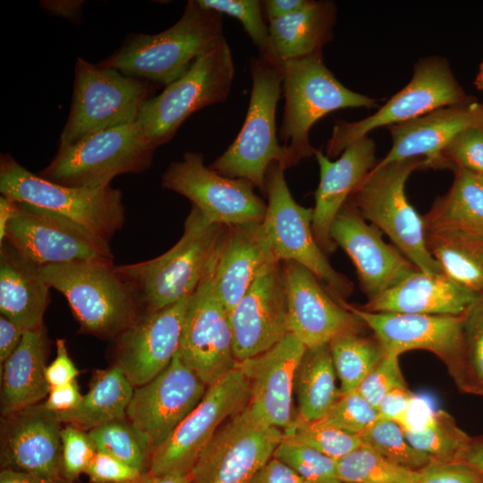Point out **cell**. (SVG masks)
Masks as SVG:
<instances>
[{"mask_svg": "<svg viewBox=\"0 0 483 483\" xmlns=\"http://www.w3.org/2000/svg\"><path fill=\"white\" fill-rule=\"evenodd\" d=\"M223 38V14L190 0L170 28L154 35L130 34L98 64L166 87Z\"/></svg>", "mask_w": 483, "mask_h": 483, "instance_id": "cell-1", "label": "cell"}, {"mask_svg": "<svg viewBox=\"0 0 483 483\" xmlns=\"http://www.w3.org/2000/svg\"><path fill=\"white\" fill-rule=\"evenodd\" d=\"M224 229L191 206L182 234L171 249L146 261L115 265L136 292L143 313L172 305L195 291L216 260Z\"/></svg>", "mask_w": 483, "mask_h": 483, "instance_id": "cell-2", "label": "cell"}, {"mask_svg": "<svg viewBox=\"0 0 483 483\" xmlns=\"http://www.w3.org/2000/svg\"><path fill=\"white\" fill-rule=\"evenodd\" d=\"M39 272L50 288L64 296L84 334L115 339L143 313L136 292L113 261L46 265Z\"/></svg>", "mask_w": 483, "mask_h": 483, "instance_id": "cell-3", "label": "cell"}, {"mask_svg": "<svg viewBox=\"0 0 483 483\" xmlns=\"http://www.w3.org/2000/svg\"><path fill=\"white\" fill-rule=\"evenodd\" d=\"M282 64L284 107L279 131L285 169L316 154L309 131L325 115L343 108L377 106V100L343 86L326 66L322 53Z\"/></svg>", "mask_w": 483, "mask_h": 483, "instance_id": "cell-4", "label": "cell"}, {"mask_svg": "<svg viewBox=\"0 0 483 483\" xmlns=\"http://www.w3.org/2000/svg\"><path fill=\"white\" fill-rule=\"evenodd\" d=\"M422 168H426L423 157L376 165L347 202L366 221L386 233L419 271L440 275L442 269L427 247L423 217L405 193V184L411 173Z\"/></svg>", "mask_w": 483, "mask_h": 483, "instance_id": "cell-5", "label": "cell"}, {"mask_svg": "<svg viewBox=\"0 0 483 483\" xmlns=\"http://www.w3.org/2000/svg\"><path fill=\"white\" fill-rule=\"evenodd\" d=\"M251 92L243 125L228 148L208 166L218 174L251 183L266 195L270 165L282 166L284 149L276 136L275 114L282 92V64L271 56L250 60Z\"/></svg>", "mask_w": 483, "mask_h": 483, "instance_id": "cell-6", "label": "cell"}, {"mask_svg": "<svg viewBox=\"0 0 483 483\" xmlns=\"http://www.w3.org/2000/svg\"><path fill=\"white\" fill-rule=\"evenodd\" d=\"M234 75L233 55L224 37L160 94L148 99L136 123L157 148L169 142L193 113L225 102Z\"/></svg>", "mask_w": 483, "mask_h": 483, "instance_id": "cell-7", "label": "cell"}, {"mask_svg": "<svg viewBox=\"0 0 483 483\" xmlns=\"http://www.w3.org/2000/svg\"><path fill=\"white\" fill-rule=\"evenodd\" d=\"M157 86L79 57L72 100L58 148L105 130L135 123Z\"/></svg>", "mask_w": 483, "mask_h": 483, "instance_id": "cell-8", "label": "cell"}, {"mask_svg": "<svg viewBox=\"0 0 483 483\" xmlns=\"http://www.w3.org/2000/svg\"><path fill=\"white\" fill-rule=\"evenodd\" d=\"M0 192L68 218L108 242L125 222L119 189L59 185L32 174L9 154L0 157Z\"/></svg>", "mask_w": 483, "mask_h": 483, "instance_id": "cell-9", "label": "cell"}, {"mask_svg": "<svg viewBox=\"0 0 483 483\" xmlns=\"http://www.w3.org/2000/svg\"><path fill=\"white\" fill-rule=\"evenodd\" d=\"M156 149L135 122L58 148L55 157L38 175L68 187H106L117 175L148 169Z\"/></svg>", "mask_w": 483, "mask_h": 483, "instance_id": "cell-10", "label": "cell"}, {"mask_svg": "<svg viewBox=\"0 0 483 483\" xmlns=\"http://www.w3.org/2000/svg\"><path fill=\"white\" fill-rule=\"evenodd\" d=\"M449 62L428 56L414 65L411 80L371 115L357 121H338L327 140L326 156L333 158L371 131L414 120L440 107L467 100Z\"/></svg>", "mask_w": 483, "mask_h": 483, "instance_id": "cell-11", "label": "cell"}, {"mask_svg": "<svg viewBox=\"0 0 483 483\" xmlns=\"http://www.w3.org/2000/svg\"><path fill=\"white\" fill-rule=\"evenodd\" d=\"M267 214L263 221L275 259L294 261L310 270L326 285L336 300H344L353 291L352 283L337 272L315 240L313 208L298 204L288 188L284 168L270 165L266 175Z\"/></svg>", "mask_w": 483, "mask_h": 483, "instance_id": "cell-12", "label": "cell"}, {"mask_svg": "<svg viewBox=\"0 0 483 483\" xmlns=\"http://www.w3.org/2000/svg\"><path fill=\"white\" fill-rule=\"evenodd\" d=\"M200 152H186L171 163L161 177L164 189L191 201L204 218L221 225L262 223L267 204L254 186L243 180L224 176L204 164Z\"/></svg>", "mask_w": 483, "mask_h": 483, "instance_id": "cell-13", "label": "cell"}, {"mask_svg": "<svg viewBox=\"0 0 483 483\" xmlns=\"http://www.w3.org/2000/svg\"><path fill=\"white\" fill-rule=\"evenodd\" d=\"M250 396V382L236 367L208 386L197 407L154 450L148 472L190 474L219 425L229 416L242 411Z\"/></svg>", "mask_w": 483, "mask_h": 483, "instance_id": "cell-14", "label": "cell"}, {"mask_svg": "<svg viewBox=\"0 0 483 483\" xmlns=\"http://www.w3.org/2000/svg\"><path fill=\"white\" fill-rule=\"evenodd\" d=\"M4 240L38 266L114 260L110 242L68 218L18 201Z\"/></svg>", "mask_w": 483, "mask_h": 483, "instance_id": "cell-15", "label": "cell"}, {"mask_svg": "<svg viewBox=\"0 0 483 483\" xmlns=\"http://www.w3.org/2000/svg\"><path fill=\"white\" fill-rule=\"evenodd\" d=\"M282 438L283 430L258 422L245 407L202 451L190 483H250L273 457Z\"/></svg>", "mask_w": 483, "mask_h": 483, "instance_id": "cell-16", "label": "cell"}, {"mask_svg": "<svg viewBox=\"0 0 483 483\" xmlns=\"http://www.w3.org/2000/svg\"><path fill=\"white\" fill-rule=\"evenodd\" d=\"M215 263L190 296L178 351L182 361L208 386L233 370L237 362L229 312L214 284Z\"/></svg>", "mask_w": 483, "mask_h": 483, "instance_id": "cell-17", "label": "cell"}, {"mask_svg": "<svg viewBox=\"0 0 483 483\" xmlns=\"http://www.w3.org/2000/svg\"><path fill=\"white\" fill-rule=\"evenodd\" d=\"M338 301L372 331L386 353L400 356L411 350L431 352L445 364L458 386L463 356L462 314L368 312L344 300Z\"/></svg>", "mask_w": 483, "mask_h": 483, "instance_id": "cell-18", "label": "cell"}, {"mask_svg": "<svg viewBox=\"0 0 483 483\" xmlns=\"http://www.w3.org/2000/svg\"><path fill=\"white\" fill-rule=\"evenodd\" d=\"M208 386L180 359L149 382L135 387L126 417L150 441L154 450L197 407Z\"/></svg>", "mask_w": 483, "mask_h": 483, "instance_id": "cell-19", "label": "cell"}, {"mask_svg": "<svg viewBox=\"0 0 483 483\" xmlns=\"http://www.w3.org/2000/svg\"><path fill=\"white\" fill-rule=\"evenodd\" d=\"M229 316L237 362L269 350L289 333L281 262L260 271Z\"/></svg>", "mask_w": 483, "mask_h": 483, "instance_id": "cell-20", "label": "cell"}, {"mask_svg": "<svg viewBox=\"0 0 483 483\" xmlns=\"http://www.w3.org/2000/svg\"><path fill=\"white\" fill-rule=\"evenodd\" d=\"M281 263L289 333L306 348L328 344L346 333L363 331V322L326 292L310 270L294 261Z\"/></svg>", "mask_w": 483, "mask_h": 483, "instance_id": "cell-21", "label": "cell"}, {"mask_svg": "<svg viewBox=\"0 0 483 483\" xmlns=\"http://www.w3.org/2000/svg\"><path fill=\"white\" fill-rule=\"evenodd\" d=\"M306 349L288 333L269 350L236 362L250 386L246 408L258 422L283 431L292 425V393Z\"/></svg>", "mask_w": 483, "mask_h": 483, "instance_id": "cell-22", "label": "cell"}, {"mask_svg": "<svg viewBox=\"0 0 483 483\" xmlns=\"http://www.w3.org/2000/svg\"><path fill=\"white\" fill-rule=\"evenodd\" d=\"M382 233L348 202L331 226V239L352 259L368 301L419 270L394 246L386 243Z\"/></svg>", "mask_w": 483, "mask_h": 483, "instance_id": "cell-23", "label": "cell"}, {"mask_svg": "<svg viewBox=\"0 0 483 483\" xmlns=\"http://www.w3.org/2000/svg\"><path fill=\"white\" fill-rule=\"evenodd\" d=\"M190 296L161 309L142 313L115 338L116 365L134 387L159 375L178 352Z\"/></svg>", "mask_w": 483, "mask_h": 483, "instance_id": "cell-24", "label": "cell"}, {"mask_svg": "<svg viewBox=\"0 0 483 483\" xmlns=\"http://www.w3.org/2000/svg\"><path fill=\"white\" fill-rule=\"evenodd\" d=\"M61 424L44 402L2 417V467L63 480Z\"/></svg>", "mask_w": 483, "mask_h": 483, "instance_id": "cell-25", "label": "cell"}, {"mask_svg": "<svg viewBox=\"0 0 483 483\" xmlns=\"http://www.w3.org/2000/svg\"><path fill=\"white\" fill-rule=\"evenodd\" d=\"M375 153V142L369 136L347 147L335 161L317 149L319 183L315 191L312 232L326 255L336 248L330 236L331 226L351 194L376 166Z\"/></svg>", "mask_w": 483, "mask_h": 483, "instance_id": "cell-26", "label": "cell"}, {"mask_svg": "<svg viewBox=\"0 0 483 483\" xmlns=\"http://www.w3.org/2000/svg\"><path fill=\"white\" fill-rule=\"evenodd\" d=\"M471 127L483 128V103L472 96L414 120L388 126L392 147L377 165L423 157L426 168H432L440 151L456 135Z\"/></svg>", "mask_w": 483, "mask_h": 483, "instance_id": "cell-27", "label": "cell"}, {"mask_svg": "<svg viewBox=\"0 0 483 483\" xmlns=\"http://www.w3.org/2000/svg\"><path fill=\"white\" fill-rule=\"evenodd\" d=\"M272 261L276 260L263 222L225 226L213 276L216 293L229 314Z\"/></svg>", "mask_w": 483, "mask_h": 483, "instance_id": "cell-28", "label": "cell"}, {"mask_svg": "<svg viewBox=\"0 0 483 483\" xmlns=\"http://www.w3.org/2000/svg\"><path fill=\"white\" fill-rule=\"evenodd\" d=\"M478 294L444 274L418 270L358 307L368 312L458 316L465 312Z\"/></svg>", "mask_w": 483, "mask_h": 483, "instance_id": "cell-29", "label": "cell"}, {"mask_svg": "<svg viewBox=\"0 0 483 483\" xmlns=\"http://www.w3.org/2000/svg\"><path fill=\"white\" fill-rule=\"evenodd\" d=\"M39 267L6 240L0 243V312L25 330L43 325L50 300Z\"/></svg>", "mask_w": 483, "mask_h": 483, "instance_id": "cell-30", "label": "cell"}, {"mask_svg": "<svg viewBox=\"0 0 483 483\" xmlns=\"http://www.w3.org/2000/svg\"><path fill=\"white\" fill-rule=\"evenodd\" d=\"M48 339L44 324L26 330L14 352L1 365L0 411L5 417L38 404L50 386L46 378Z\"/></svg>", "mask_w": 483, "mask_h": 483, "instance_id": "cell-31", "label": "cell"}, {"mask_svg": "<svg viewBox=\"0 0 483 483\" xmlns=\"http://www.w3.org/2000/svg\"><path fill=\"white\" fill-rule=\"evenodd\" d=\"M336 5L332 1H314L288 16L268 21L270 49L280 63L322 53L333 40Z\"/></svg>", "mask_w": 483, "mask_h": 483, "instance_id": "cell-32", "label": "cell"}, {"mask_svg": "<svg viewBox=\"0 0 483 483\" xmlns=\"http://www.w3.org/2000/svg\"><path fill=\"white\" fill-rule=\"evenodd\" d=\"M134 388L122 369L114 364L95 373L89 391L74 409L55 414L61 423L89 431L125 419Z\"/></svg>", "mask_w": 483, "mask_h": 483, "instance_id": "cell-33", "label": "cell"}, {"mask_svg": "<svg viewBox=\"0 0 483 483\" xmlns=\"http://www.w3.org/2000/svg\"><path fill=\"white\" fill-rule=\"evenodd\" d=\"M448 191L422 216L426 233L462 231L483 233V184L466 170L453 171Z\"/></svg>", "mask_w": 483, "mask_h": 483, "instance_id": "cell-34", "label": "cell"}, {"mask_svg": "<svg viewBox=\"0 0 483 483\" xmlns=\"http://www.w3.org/2000/svg\"><path fill=\"white\" fill-rule=\"evenodd\" d=\"M426 242L445 276L470 291L483 292V233L428 232Z\"/></svg>", "mask_w": 483, "mask_h": 483, "instance_id": "cell-35", "label": "cell"}, {"mask_svg": "<svg viewBox=\"0 0 483 483\" xmlns=\"http://www.w3.org/2000/svg\"><path fill=\"white\" fill-rule=\"evenodd\" d=\"M336 378L328 344L307 348L296 374L299 411L294 419L312 422L324 418L340 397Z\"/></svg>", "mask_w": 483, "mask_h": 483, "instance_id": "cell-36", "label": "cell"}, {"mask_svg": "<svg viewBox=\"0 0 483 483\" xmlns=\"http://www.w3.org/2000/svg\"><path fill=\"white\" fill-rule=\"evenodd\" d=\"M333 363L340 381V396L359 387L368 373L386 352L377 339L352 332L334 338L328 343Z\"/></svg>", "mask_w": 483, "mask_h": 483, "instance_id": "cell-37", "label": "cell"}, {"mask_svg": "<svg viewBox=\"0 0 483 483\" xmlns=\"http://www.w3.org/2000/svg\"><path fill=\"white\" fill-rule=\"evenodd\" d=\"M403 431L413 447L440 462H462L471 441L445 411H435L423 425Z\"/></svg>", "mask_w": 483, "mask_h": 483, "instance_id": "cell-38", "label": "cell"}, {"mask_svg": "<svg viewBox=\"0 0 483 483\" xmlns=\"http://www.w3.org/2000/svg\"><path fill=\"white\" fill-rule=\"evenodd\" d=\"M97 451L148 472L154 447L148 437L127 417L88 431Z\"/></svg>", "mask_w": 483, "mask_h": 483, "instance_id": "cell-39", "label": "cell"}, {"mask_svg": "<svg viewBox=\"0 0 483 483\" xmlns=\"http://www.w3.org/2000/svg\"><path fill=\"white\" fill-rule=\"evenodd\" d=\"M342 483H414L418 470L401 466L361 445L336 461Z\"/></svg>", "mask_w": 483, "mask_h": 483, "instance_id": "cell-40", "label": "cell"}, {"mask_svg": "<svg viewBox=\"0 0 483 483\" xmlns=\"http://www.w3.org/2000/svg\"><path fill=\"white\" fill-rule=\"evenodd\" d=\"M463 317V356L458 387L483 396V292L470 304Z\"/></svg>", "mask_w": 483, "mask_h": 483, "instance_id": "cell-41", "label": "cell"}, {"mask_svg": "<svg viewBox=\"0 0 483 483\" xmlns=\"http://www.w3.org/2000/svg\"><path fill=\"white\" fill-rule=\"evenodd\" d=\"M362 445L375 450L388 460L409 469L419 470L433 460L413 447L402 428L394 421L379 419L360 436Z\"/></svg>", "mask_w": 483, "mask_h": 483, "instance_id": "cell-42", "label": "cell"}, {"mask_svg": "<svg viewBox=\"0 0 483 483\" xmlns=\"http://www.w3.org/2000/svg\"><path fill=\"white\" fill-rule=\"evenodd\" d=\"M283 439L313 448L336 461L362 445L359 436L318 420L305 422L295 419L283 431Z\"/></svg>", "mask_w": 483, "mask_h": 483, "instance_id": "cell-43", "label": "cell"}, {"mask_svg": "<svg viewBox=\"0 0 483 483\" xmlns=\"http://www.w3.org/2000/svg\"><path fill=\"white\" fill-rule=\"evenodd\" d=\"M273 456L309 483H342L337 474L336 460L313 448L282 438Z\"/></svg>", "mask_w": 483, "mask_h": 483, "instance_id": "cell-44", "label": "cell"}, {"mask_svg": "<svg viewBox=\"0 0 483 483\" xmlns=\"http://www.w3.org/2000/svg\"><path fill=\"white\" fill-rule=\"evenodd\" d=\"M204 7L237 19L257 47L261 56H271L269 30L263 18L262 1L198 0ZM275 58V57H274Z\"/></svg>", "mask_w": 483, "mask_h": 483, "instance_id": "cell-45", "label": "cell"}, {"mask_svg": "<svg viewBox=\"0 0 483 483\" xmlns=\"http://www.w3.org/2000/svg\"><path fill=\"white\" fill-rule=\"evenodd\" d=\"M432 168L483 174V128L471 127L456 135L440 151Z\"/></svg>", "mask_w": 483, "mask_h": 483, "instance_id": "cell-46", "label": "cell"}, {"mask_svg": "<svg viewBox=\"0 0 483 483\" xmlns=\"http://www.w3.org/2000/svg\"><path fill=\"white\" fill-rule=\"evenodd\" d=\"M380 419L377 410L357 391L341 395L318 421L360 436Z\"/></svg>", "mask_w": 483, "mask_h": 483, "instance_id": "cell-47", "label": "cell"}, {"mask_svg": "<svg viewBox=\"0 0 483 483\" xmlns=\"http://www.w3.org/2000/svg\"><path fill=\"white\" fill-rule=\"evenodd\" d=\"M61 443L62 475L72 481L86 472L97 450L89 433L72 425L62 428Z\"/></svg>", "mask_w": 483, "mask_h": 483, "instance_id": "cell-48", "label": "cell"}, {"mask_svg": "<svg viewBox=\"0 0 483 483\" xmlns=\"http://www.w3.org/2000/svg\"><path fill=\"white\" fill-rule=\"evenodd\" d=\"M405 386L407 384L400 368L399 355L386 353L356 391L377 410L379 402L387 393Z\"/></svg>", "mask_w": 483, "mask_h": 483, "instance_id": "cell-49", "label": "cell"}, {"mask_svg": "<svg viewBox=\"0 0 483 483\" xmlns=\"http://www.w3.org/2000/svg\"><path fill=\"white\" fill-rule=\"evenodd\" d=\"M414 483H483V474L462 462L433 461L418 470Z\"/></svg>", "mask_w": 483, "mask_h": 483, "instance_id": "cell-50", "label": "cell"}, {"mask_svg": "<svg viewBox=\"0 0 483 483\" xmlns=\"http://www.w3.org/2000/svg\"><path fill=\"white\" fill-rule=\"evenodd\" d=\"M85 473L93 483H123L133 480L143 474L100 451H97Z\"/></svg>", "mask_w": 483, "mask_h": 483, "instance_id": "cell-51", "label": "cell"}, {"mask_svg": "<svg viewBox=\"0 0 483 483\" xmlns=\"http://www.w3.org/2000/svg\"><path fill=\"white\" fill-rule=\"evenodd\" d=\"M415 397L407 386L394 388L383 397L377 406L380 419L394 421L404 429L407 427L408 412Z\"/></svg>", "mask_w": 483, "mask_h": 483, "instance_id": "cell-52", "label": "cell"}, {"mask_svg": "<svg viewBox=\"0 0 483 483\" xmlns=\"http://www.w3.org/2000/svg\"><path fill=\"white\" fill-rule=\"evenodd\" d=\"M55 347V358L46 369V378L50 388L75 381L80 373L69 355L65 340L57 339Z\"/></svg>", "mask_w": 483, "mask_h": 483, "instance_id": "cell-53", "label": "cell"}, {"mask_svg": "<svg viewBox=\"0 0 483 483\" xmlns=\"http://www.w3.org/2000/svg\"><path fill=\"white\" fill-rule=\"evenodd\" d=\"M250 483H309L287 464L272 457Z\"/></svg>", "mask_w": 483, "mask_h": 483, "instance_id": "cell-54", "label": "cell"}, {"mask_svg": "<svg viewBox=\"0 0 483 483\" xmlns=\"http://www.w3.org/2000/svg\"><path fill=\"white\" fill-rule=\"evenodd\" d=\"M82 394L75 381L50 388L45 407L55 413H60L74 409L81 401Z\"/></svg>", "mask_w": 483, "mask_h": 483, "instance_id": "cell-55", "label": "cell"}, {"mask_svg": "<svg viewBox=\"0 0 483 483\" xmlns=\"http://www.w3.org/2000/svg\"><path fill=\"white\" fill-rule=\"evenodd\" d=\"M25 329L1 315L0 317V363L14 352L21 342Z\"/></svg>", "mask_w": 483, "mask_h": 483, "instance_id": "cell-56", "label": "cell"}, {"mask_svg": "<svg viewBox=\"0 0 483 483\" xmlns=\"http://www.w3.org/2000/svg\"><path fill=\"white\" fill-rule=\"evenodd\" d=\"M84 3L81 0H42L39 5L52 15L80 23Z\"/></svg>", "mask_w": 483, "mask_h": 483, "instance_id": "cell-57", "label": "cell"}, {"mask_svg": "<svg viewBox=\"0 0 483 483\" xmlns=\"http://www.w3.org/2000/svg\"><path fill=\"white\" fill-rule=\"evenodd\" d=\"M313 0H266L263 11L268 21L288 16L308 7Z\"/></svg>", "mask_w": 483, "mask_h": 483, "instance_id": "cell-58", "label": "cell"}, {"mask_svg": "<svg viewBox=\"0 0 483 483\" xmlns=\"http://www.w3.org/2000/svg\"><path fill=\"white\" fill-rule=\"evenodd\" d=\"M0 483H64V481L42 478L22 471L3 469L0 473Z\"/></svg>", "mask_w": 483, "mask_h": 483, "instance_id": "cell-59", "label": "cell"}, {"mask_svg": "<svg viewBox=\"0 0 483 483\" xmlns=\"http://www.w3.org/2000/svg\"><path fill=\"white\" fill-rule=\"evenodd\" d=\"M462 462L483 474V436L471 437Z\"/></svg>", "mask_w": 483, "mask_h": 483, "instance_id": "cell-60", "label": "cell"}, {"mask_svg": "<svg viewBox=\"0 0 483 483\" xmlns=\"http://www.w3.org/2000/svg\"><path fill=\"white\" fill-rule=\"evenodd\" d=\"M123 483H190V474L155 475L148 471L133 480Z\"/></svg>", "mask_w": 483, "mask_h": 483, "instance_id": "cell-61", "label": "cell"}, {"mask_svg": "<svg viewBox=\"0 0 483 483\" xmlns=\"http://www.w3.org/2000/svg\"><path fill=\"white\" fill-rule=\"evenodd\" d=\"M17 201L1 195L0 197V243L4 240L9 222L13 217Z\"/></svg>", "mask_w": 483, "mask_h": 483, "instance_id": "cell-62", "label": "cell"}, {"mask_svg": "<svg viewBox=\"0 0 483 483\" xmlns=\"http://www.w3.org/2000/svg\"><path fill=\"white\" fill-rule=\"evenodd\" d=\"M474 84L479 90L483 92V62L479 64V72L474 80Z\"/></svg>", "mask_w": 483, "mask_h": 483, "instance_id": "cell-63", "label": "cell"}, {"mask_svg": "<svg viewBox=\"0 0 483 483\" xmlns=\"http://www.w3.org/2000/svg\"><path fill=\"white\" fill-rule=\"evenodd\" d=\"M475 175L477 176V178L479 179V181L483 184V174H481V175H477V174H475Z\"/></svg>", "mask_w": 483, "mask_h": 483, "instance_id": "cell-64", "label": "cell"}]
</instances>
